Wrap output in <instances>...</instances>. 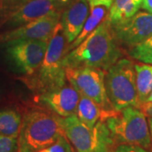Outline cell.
Wrapping results in <instances>:
<instances>
[{"mask_svg":"<svg viewBox=\"0 0 152 152\" xmlns=\"http://www.w3.org/2000/svg\"><path fill=\"white\" fill-rule=\"evenodd\" d=\"M38 152H76L72 146L70 142L66 138V136H60L59 138L51 145L44 148Z\"/></svg>","mask_w":152,"mask_h":152,"instance_id":"20","label":"cell"},{"mask_svg":"<svg viewBox=\"0 0 152 152\" xmlns=\"http://www.w3.org/2000/svg\"><path fill=\"white\" fill-rule=\"evenodd\" d=\"M90 11L91 7L87 0H75L61 14L60 25L69 45L81 31Z\"/></svg>","mask_w":152,"mask_h":152,"instance_id":"12","label":"cell"},{"mask_svg":"<svg viewBox=\"0 0 152 152\" xmlns=\"http://www.w3.org/2000/svg\"><path fill=\"white\" fill-rule=\"evenodd\" d=\"M111 27L118 44L131 48L152 36V14L139 11L129 19L111 25Z\"/></svg>","mask_w":152,"mask_h":152,"instance_id":"9","label":"cell"},{"mask_svg":"<svg viewBox=\"0 0 152 152\" xmlns=\"http://www.w3.org/2000/svg\"><path fill=\"white\" fill-rule=\"evenodd\" d=\"M117 111L106 110L91 98L80 93V100L75 115L77 118L90 128H92L99 121H105Z\"/></svg>","mask_w":152,"mask_h":152,"instance_id":"14","label":"cell"},{"mask_svg":"<svg viewBox=\"0 0 152 152\" xmlns=\"http://www.w3.org/2000/svg\"><path fill=\"white\" fill-rule=\"evenodd\" d=\"M129 49V55L132 58L144 64H152V36Z\"/></svg>","mask_w":152,"mask_h":152,"instance_id":"19","label":"cell"},{"mask_svg":"<svg viewBox=\"0 0 152 152\" xmlns=\"http://www.w3.org/2000/svg\"><path fill=\"white\" fill-rule=\"evenodd\" d=\"M115 143L149 149L151 136L147 116L141 109L129 106L105 120Z\"/></svg>","mask_w":152,"mask_h":152,"instance_id":"4","label":"cell"},{"mask_svg":"<svg viewBox=\"0 0 152 152\" xmlns=\"http://www.w3.org/2000/svg\"><path fill=\"white\" fill-rule=\"evenodd\" d=\"M113 152H149L146 149H144L140 146L119 144L113 149Z\"/></svg>","mask_w":152,"mask_h":152,"instance_id":"22","label":"cell"},{"mask_svg":"<svg viewBox=\"0 0 152 152\" xmlns=\"http://www.w3.org/2000/svg\"><path fill=\"white\" fill-rule=\"evenodd\" d=\"M49 41H10L5 42L6 54L13 65L20 73L31 76L37 71L42 64L48 47Z\"/></svg>","mask_w":152,"mask_h":152,"instance_id":"8","label":"cell"},{"mask_svg":"<svg viewBox=\"0 0 152 152\" xmlns=\"http://www.w3.org/2000/svg\"><path fill=\"white\" fill-rule=\"evenodd\" d=\"M60 11L64 10L67 6L70 4L71 3L75 0H50Z\"/></svg>","mask_w":152,"mask_h":152,"instance_id":"24","label":"cell"},{"mask_svg":"<svg viewBox=\"0 0 152 152\" xmlns=\"http://www.w3.org/2000/svg\"><path fill=\"white\" fill-rule=\"evenodd\" d=\"M22 117L19 112L7 108L0 111V134L18 139Z\"/></svg>","mask_w":152,"mask_h":152,"instance_id":"18","label":"cell"},{"mask_svg":"<svg viewBox=\"0 0 152 152\" xmlns=\"http://www.w3.org/2000/svg\"><path fill=\"white\" fill-rule=\"evenodd\" d=\"M22 1H25V0H22ZM22 1H21V2H22Z\"/></svg>","mask_w":152,"mask_h":152,"instance_id":"29","label":"cell"},{"mask_svg":"<svg viewBox=\"0 0 152 152\" xmlns=\"http://www.w3.org/2000/svg\"><path fill=\"white\" fill-rule=\"evenodd\" d=\"M141 5L142 0H113L108 12L110 24L114 25L134 16Z\"/></svg>","mask_w":152,"mask_h":152,"instance_id":"16","label":"cell"},{"mask_svg":"<svg viewBox=\"0 0 152 152\" xmlns=\"http://www.w3.org/2000/svg\"><path fill=\"white\" fill-rule=\"evenodd\" d=\"M60 117L45 107L26 112L18 136V152H38L64 135Z\"/></svg>","mask_w":152,"mask_h":152,"instance_id":"2","label":"cell"},{"mask_svg":"<svg viewBox=\"0 0 152 152\" xmlns=\"http://www.w3.org/2000/svg\"><path fill=\"white\" fill-rule=\"evenodd\" d=\"M136 87L140 106L144 103L152 91V64H136ZM139 106V107H140Z\"/></svg>","mask_w":152,"mask_h":152,"instance_id":"17","label":"cell"},{"mask_svg":"<svg viewBox=\"0 0 152 152\" xmlns=\"http://www.w3.org/2000/svg\"><path fill=\"white\" fill-rule=\"evenodd\" d=\"M149 126H150V131H151V145H152V118H148Z\"/></svg>","mask_w":152,"mask_h":152,"instance_id":"28","label":"cell"},{"mask_svg":"<svg viewBox=\"0 0 152 152\" xmlns=\"http://www.w3.org/2000/svg\"><path fill=\"white\" fill-rule=\"evenodd\" d=\"M62 13H53L36 19L4 33L1 39L4 42L14 40H45L49 41L59 24Z\"/></svg>","mask_w":152,"mask_h":152,"instance_id":"10","label":"cell"},{"mask_svg":"<svg viewBox=\"0 0 152 152\" xmlns=\"http://www.w3.org/2000/svg\"><path fill=\"white\" fill-rule=\"evenodd\" d=\"M61 11L50 0H25L8 15L7 22L12 26H20L40 17Z\"/></svg>","mask_w":152,"mask_h":152,"instance_id":"13","label":"cell"},{"mask_svg":"<svg viewBox=\"0 0 152 152\" xmlns=\"http://www.w3.org/2000/svg\"><path fill=\"white\" fill-rule=\"evenodd\" d=\"M140 108L145 113V114L148 117V118H152V105L150 106H142Z\"/></svg>","mask_w":152,"mask_h":152,"instance_id":"26","label":"cell"},{"mask_svg":"<svg viewBox=\"0 0 152 152\" xmlns=\"http://www.w3.org/2000/svg\"><path fill=\"white\" fill-rule=\"evenodd\" d=\"M67 45L68 42L59 22L49 41L42 64L27 83L38 94L61 86L68 82L65 68L63 64L64 58L67 53Z\"/></svg>","mask_w":152,"mask_h":152,"instance_id":"3","label":"cell"},{"mask_svg":"<svg viewBox=\"0 0 152 152\" xmlns=\"http://www.w3.org/2000/svg\"><path fill=\"white\" fill-rule=\"evenodd\" d=\"M107 10H108V8H107L105 6L91 7L90 15L87 18L84 26L82 28L81 31L78 35V37L75 39V41L68 46L67 53L76 48L77 46H79L106 18L108 17Z\"/></svg>","mask_w":152,"mask_h":152,"instance_id":"15","label":"cell"},{"mask_svg":"<svg viewBox=\"0 0 152 152\" xmlns=\"http://www.w3.org/2000/svg\"><path fill=\"white\" fill-rule=\"evenodd\" d=\"M89 3L90 7H95V6H105L110 9L113 0H87Z\"/></svg>","mask_w":152,"mask_h":152,"instance_id":"23","label":"cell"},{"mask_svg":"<svg viewBox=\"0 0 152 152\" xmlns=\"http://www.w3.org/2000/svg\"><path fill=\"white\" fill-rule=\"evenodd\" d=\"M141 8L152 14V0H142Z\"/></svg>","mask_w":152,"mask_h":152,"instance_id":"25","label":"cell"},{"mask_svg":"<svg viewBox=\"0 0 152 152\" xmlns=\"http://www.w3.org/2000/svg\"><path fill=\"white\" fill-rule=\"evenodd\" d=\"M106 92L112 107L120 111L126 107H139L134 64L128 58H120L105 75Z\"/></svg>","mask_w":152,"mask_h":152,"instance_id":"6","label":"cell"},{"mask_svg":"<svg viewBox=\"0 0 152 152\" xmlns=\"http://www.w3.org/2000/svg\"><path fill=\"white\" fill-rule=\"evenodd\" d=\"M38 102L61 118L75 114L80 92L68 81L61 86L38 94Z\"/></svg>","mask_w":152,"mask_h":152,"instance_id":"11","label":"cell"},{"mask_svg":"<svg viewBox=\"0 0 152 152\" xmlns=\"http://www.w3.org/2000/svg\"><path fill=\"white\" fill-rule=\"evenodd\" d=\"M64 134L76 152H113V139L105 121H99L92 128L88 127L75 114L60 117Z\"/></svg>","mask_w":152,"mask_h":152,"instance_id":"5","label":"cell"},{"mask_svg":"<svg viewBox=\"0 0 152 152\" xmlns=\"http://www.w3.org/2000/svg\"><path fill=\"white\" fill-rule=\"evenodd\" d=\"M150 105H152V91L151 93L150 94V96H149V97L147 98V100L144 102V103H142L140 106V107H142V106H150ZM139 107V108H140Z\"/></svg>","mask_w":152,"mask_h":152,"instance_id":"27","label":"cell"},{"mask_svg":"<svg viewBox=\"0 0 152 152\" xmlns=\"http://www.w3.org/2000/svg\"><path fill=\"white\" fill-rule=\"evenodd\" d=\"M65 74L68 81L80 94L106 110H113L106 92L105 71L89 67L65 68Z\"/></svg>","mask_w":152,"mask_h":152,"instance_id":"7","label":"cell"},{"mask_svg":"<svg viewBox=\"0 0 152 152\" xmlns=\"http://www.w3.org/2000/svg\"><path fill=\"white\" fill-rule=\"evenodd\" d=\"M122 57L118 42L106 18L81 43L64 56V68H96L107 71Z\"/></svg>","mask_w":152,"mask_h":152,"instance_id":"1","label":"cell"},{"mask_svg":"<svg viewBox=\"0 0 152 152\" xmlns=\"http://www.w3.org/2000/svg\"><path fill=\"white\" fill-rule=\"evenodd\" d=\"M18 139L0 134V152H16Z\"/></svg>","mask_w":152,"mask_h":152,"instance_id":"21","label":"cell"}]
</instances>
